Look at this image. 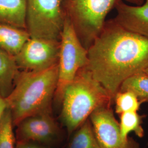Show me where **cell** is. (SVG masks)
Returning <instances> with one entry per match:
<instances>
[{
    "label": "cell",
    "mask_w": 148,
    "mask_h": 148,
    "mask_svg": "<svg viewBox=\"0 0 148 148\" xmlns=\"http://www.w3.org/2000/svg\"><path fill=\"white\" fill-rule=\"evenodd\" d=\"M7 106L5 101V98H3L0 94V119L3 114L4 111L7 109Z\"/></svg>",
    "instance_id": "cell-20"
},
{
    "label": "cell",
    "mask_w": 148,
    "mask_h": 148,
    "mask_svg": "<svg viewBox=\"0 0 148 148\" xmlns=\"http://www.w3.org/2000/svg\"><path fill=\"white\" fill-rule=\"evenodd\" d=\"M58 78V64L43 70L19 72L13 90L5 98L14 127L28 117L52 114Z\"/></svg>",
    "instance_id": "cell-2"
},
{
    "label": "cell",
    "mask_w": 148,
    "mask_h": 148,
    "mask_svg": "<svg viewBox=\"0 0 148 148\" xmlns=\"http://www.w3.org/2000/svg\"><path fill=\"white\" fill-rule=\"evenodd\" d=\"M30 38L25 29L0 23V49L13 57Z\"/></svg>",
    "instance_id": "cell-11"
},
{
    "label": "cell",
    "mask_w": 148,
    "mask_h": 148,
    "mask_svg": "<svg viewBox=\"0 0 148 148\" xmlns=\"http://www.w3.org/2000/svg\"><path fill=\"white\" fill-rule=\"evenodd\" d=\"M87 52V69L113 100L125 79L148 67V38L114 19L106 21Z\"/></svg>",
    "instance_id": "cell-1"
},
{
    "label": "cell",
    "mask_w": 148,
    "mask_h": 148,
    "mask_svg": "<svg viewBox=\"0 0 148 148\" xmlns=\"http://www.w3.org/2000/svg\"><path fill=\"white\" fill-rule=\"evenodd\" d=\"M123 0H63L62 8L87 50L101 32L106 17Z\"/></svg>",
    "instance_id": "cell-4"
},
{
    "label": "cell",
    "mask_w": 148,
    "mask_h": 148,
    "mask_svg": "<svg viewBox=\"0 0 148 148\" xmlns=\"http://www.w3.org/2000/svg\"><path fill=\"white\" fill-rule=\"evenodd\" d=\"M14 128L10 111L7 108L0 119V148H16Z\"/></svg>",
    "instance_id": "cell-18"
},
{
    "label": "cell",
    "mask_w": 148,
    "mask_h": 148,
    "mask_svg": "<svg viewBox=\"0 0 148 148\" xmlns=\"http://www.w3.org/2000/svg\"><path fill=\"white\" fill-rule=\"evenodd\" d=\"M27 0H0V23L26 29Z\"/></svg>",
    "instance_id": "cell-12"
},
{
    "label": "cell",
    "mask_w": 148,
    "mask_h": 148,
    "mask_svg": "<svg viewBox=\"0 0 148 148\" xmlns=\"http://www.w3.org/2000/svg\"><path fill=\"white\" fill-rule=\"evenodd\" d=\"M120 91H130L142 103L148 102V74L142 71L125 79L120 87Z\"/></svg>",
    "instance_id": "cell-15"
},
{
    "label": "cell",
    "mask_w": 148,
    "mask_h": 148,
    "mask_svg": "<svg viewBox=\"0 0 148 148\" xmlns=\"http://www.w3.org/2000/svg\"><path fill=\"white\" fill-rule=\"evenodd\" d=\"M16 148H51L32 142H16Z\"/></svg>",
    "instance_id": "cell-19"
},
{
    "label": "cell",
    "mask_w": 148,
    "mask_h": 148,
    "mask_svg": "<svg viewBox=\"0 0 148 148\" xmlns=\"http://www.w3.org/2000/svg\"><path fill=\"white\" fill-rule=\"evenodd\" d=\"M19 72L14 58L0 49V94L3 98L13 90Z\"/></svg>",
    "instance_id": "cell-13"
},
{
    "label": "cell",
    "mask_w": 148,
    "mask_h": 148,
    "mask_svg": "<svg viewBox=\"0 0 148 148\" xmlns=\"http://www.w3.org/2000/svg\"><path fill=\"white\" fill-rule=\"evenodd\" d=\"M114 20L130 32L148 38V0L142 5L133 6L120 2L115 8Z\"/></svg>",
    "instance_id": "cell-10"
},
{
    "label": "cell",
    "mask_w": 148,
    "mask_h": 148,
    "mask_svg": "<svg viewBox=\"0 0 148 148\" xmlns=\"http://www.w3.org/2000/svg\"><path fill=\"white\" fill-rule=\"evenodd\" d=\"M60 41L30 37L14 58L19 69L40 71L58 64Z\"/></svg>",
    "instance_id": "cell-8"
},
{
    "label": "cell",
    "mask_w": 148,
    "mask_h": 148,
    "mask_svg": "<svg viewBox=\"0 0 148 148\" xmlns=\"http://www.w3.org/2000/svg\"><path fill=\"white\" fill-rule=\"evenodd\" d=\"M15 127L16 142H35L52 148L63 140V131L52 114L28 117Z\"/></svg>",
    "instance_id": "cell-7"
},
{
    "label": "cell",
    "mask_w": 148,
    "mask_h": 148,
    "mask_svg": "<svg viewBox=\"0 0 148 148\" xmlns=\"http://www.w3.org/2000/svg\"><path fill=\"white\" fill-rule=\"evenodd\" d=\"M113 104L111 96L86 66L64 90L59 120L70 137L95 109Z\"/></svg>",
    "instance_id": "cell-3"
},
{
    "label": "cell",
    "mask_w": 148,
    "mask_h": 148,
    "mask_svg": "<svg viewBox=\"0 0 148 148\" xmlns=\"http://www.w3.org/2000/svg\"><path fill=\"white\" fill-rule=\"evenodd\" d=\"M142 103L137 97L130 91L119 90L114 98L115 112L120 115L130 111H138Z\"/></svg>",
    "instance_id": "cell-17"
},
{
    "label": "cell",
    "mask_w": 148,
    "mask_h": 148,
    "mask_svg": "<svg viewBox=\"0 0 148 148\" xmlns=\"http://www.w3.org/2000/svg\"><path fill=\"white\" fill-rule=\"evenodd\" d=\"M88 52L80 42L74 27L65 18L60 38L58 78L54 102L60 106L64 90L80 69L88 64Z\"/></svg>",
    "instance_id": "cell-5"
},
{
    "label": "cell",
    "mask_w": 148,
    "mask_h": 148,
    "mask_svg": "<svg viewBox=\"0 0 148 148\" xmlns=\"http://www.w3.org/2000/svg\"><path fill=\"white\" fill-rule=\"evenodd\" d=\"M130 3L134 4L136 5H140L143 4L144 0H125Z\"/></svg>",
    "instance_id": "cell-21"
},
{
    "label": "cell",
    "mask_w": 148,
    "mask_h": 148,
    "mask_svg": "<svg viewBox=\"0 0 148 148\" xmlns=\"http://www.w3.org/2000/svg\"><path fill=\"white\" fill-rule=\"evenodd\" d=\"M144 71L147 74H148V67L147 68H146V69H145Z\"/></svg>",
    "instance_id": "cell-22"
},
{
    "label": "cell",
    "mask_w": 148,
    "mask_h": 148,
    "mask_svg": "<svg viewBox=\"0 0 148 148\" xmlns=\"http://www.w3.org/2000/svg\"><path fill=\"white\" fill-rule=\"evenodd\" d=\"M120 115V128L122 136L125 139L128 138L130 132H134L139 138H143L144 130L142 126L144 115H140L137 111H130L122 113Z\"/></svg>",
    "instance_id": "cell-16"
},
{
    "label": "cell",
    "mask_w": 148,
    "mask_h": 148,
    "mask_svg": "<svg viewBox=\"0 0 148 148\" xmlns=\"http://www.w3.org/2000/svg\"><path fill=\"white\" fill-rule=\"evenodd\" d=\"M65 148H100L97 143L89 118L69 137Z\"/></svg>",
    "instance_id": "cell-14"
},
{
    "label": "cell",
    "mask_w": 148,
    "mask_h": 148,
    "mask_svg": "<svg viewBox=\"0 0 148 148\" xmlns=\"http://www.w3.org/2000/svg\"><path fill=\"white\" fill-rule=\"evenodd\" d=\"M89 119L99 148H139V143L132 138L125 139L122 137L111 105L97 108Z\"/></svg>",
    "instance_id": "cell-9"
},
{
    "label": "cell",
    "mask_w": 148,
    "mask_h": 148,
    "mask_svg": "<svg viewBox=\"0 0 148 148\" xmlns=\"http://www.w3.org/2000/svg\"><path fill=\"white\" fill-rule=\"evenodd\" d=\"M63 0H27L26 30L32 38L60 41L65 21Z\"/></svg>",
    "instance_id": "cell-6"
}]
</instances>
